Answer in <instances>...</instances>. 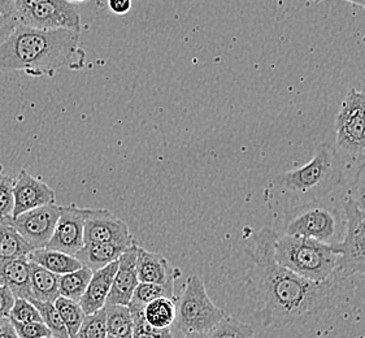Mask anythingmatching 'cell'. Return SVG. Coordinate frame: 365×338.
Wrapping results in <instances>:
<instances>
[{"label": "cell", "mask_w": 365, "mask_h": 338, "mask_svg": "<svg viewBox=\"0 0 365 338\" xmlns=\"http://www.w3.org/2000/svg\"><path fill=\"white\" fill-rule=\"evenodd\" d=\"M346 230L344 208L324 199L289 208L284 216V235L316 240L327 245L342 242Z\"/></svg>", "instance_id": "cell-5"}, {"label": "cell", "mask_w": 365, "mask_h": 338, "mask_svg": "<svg viewBox=\"0 0 365 338\" xmlns=\"http://www.w3.org/2000/svg\"><path fill=\"white\" fill-rule=\"evenodd\" d=\"M336 148L342 158L356 159L365 151V118L359 104L356 88L344 96L336 118Z\"/></svg>", "instance_id": "cell-8"}, {"label": "cell", "mask_w": 365, "mask_h": 338, "mask_svg": "<svg viewBox=\"0 0 365 338\" xmlns=\"http://www.w3.org/2000/svg\"><path fill=\"white\" fill-rule=\"evenodd\" d=\"M19 21L17 20H7V21H0V43L11 34V31L15 29Z\"/></svg>", "instance_id": "cell-40"}, {"label": "cell", "mask_w": 365, "mask_h": 338, "mask_svg": "<svg viewBox=\"0 0 365 338\" xmlns=\"http://www.w3.org/2000/svg\"><path fill=\"white\" fill-rule=\"evenodd\" d=\"M104 309L108 334L115 337L133 338L134 323L129 306L106 303Z\"/></svg>", "instance_id": "cell-22"}, {"label": "cell", "mask_w": 365, "mask_h": 338, "mask_svg": "<svg viewBox=\"0 0 365 338\" xmlns=\"http://www.w3.org/2000/svg\"><path fill=\"white\" fill-rule=\"evenodd\" d=\"M53 303H55V307L58 309L63 323L66 325L69 337L73 338L80 329L81 324L83 322L86 314L83 312L78 302L61 295Z\"/></svg>", "instance_id": "cell-25"}, {"label": "cell", "mask_w": 365, "mask_h": 338, "mask_svg": "<svg viewBox=\"0 0 365 338\" xmlns=\"http://www.w3.org/2000/svg\"><path fill=\"white\" fill-rule=\"evenodd\" d=\"M7 20H17L15 3L14 0H0V21H7Z\"/></svg>", "instance_id": "cell-37"}, {"label": "cell", "mask_w": 365, "mask_h": 338, "mask_svg": "<svg viewBox=\"0 0 365 338\" xmlns=\"http://www.w3.org/2000/svg\"><path fill=\"white\" fill-rule=\"evenodd\" d=\"M205 338H254V329L250 324L227 315Z\"/></svg>", "instance_id": "cell-27"}, {"label": "cell", "mask_w": 365, "mask_h": 338, "mask_svg": "<svg viewBox=\"0 0 365 338\" xmlns=\"http://www.w3.org/2000/svg\"><path fill=\"white\" fill-rule=\"evenodd\" d=\"M356 93H358L359 104H360V108H361L363 116L365 118V88H360V90L356 88Z\"/></svg>", "instance_id": "cell-41"}, {"label": "cell", "mask_w": 365, "mask_h": 338, "mask_svg": "<svg viewBox=\"0 0 365 338\" xmlns=\"http://www.w3.org/2000/svg\"><path fill=\"white\" fill-rule=\"evenodd\" d=\"M137 272L139 282H151L175 290V281L181 276L178 268H173L165 257L138 247Z\"/></svg>", "instance_id": "cell-15"}, {"label": "cell", "mask_w": 365, "mask_h": 338, "mask_svg": "<svg viewBox=\"0 0 365 338\" xmlns=\"http://www.w3.org/2000/svg\"><path fill=\"white\" fill-rule=\"evenodd\" d=\"M117 265H118V260L106 265L102 270L93 272L88 289L78 301L86 315L94 314L98 309H103L106 306L113 277L117 271Z\"/></svg>", "instance_id": "cell-16"}, {"label": "cell", "mask_w": 365, "mask_h": 338, "mask_svg": "<svg viewBox=\"0 0 365 338\" xmlns=\"http://www.w3.org/2000/svg\"><path fill=\"white\" fill-rule=\"evenodd\" d=\"M44 338H58V337H53V336H47V337H44Z\"/></svg>", "instance_id": "cell-47"}, {"label": "cell", "mask_w": 365, "mask_h": 338, "mask_svg": "<svg viewBox=\"0 0 365 338\" xmlns=\"http://www.w3.org/2000/svg\"><path fill=\"white\" fill-rule=\"evenodd\" d=\"M91 276H93V271L83 265L73 272L61 275L58 277L60 295L69 298V299H73V301H80L81 297L88 289Z\"/></svg>", "instance_id": "cell-24"}, {"label": "cell", "mask_w": 365, "mask_h": 338, "mask_svg": "<svg viewBox=\"0 0 365 338\" xmlns=\"http://www.w3.org/2000/svg\"><path fill=\"white\" fill-rule=\"evenodd\" d=\"M83 225L85 208L76 205L60 206V216L46 249L61 251L74 257L85 245Z\"/></svg>", "instance_id": "cell-12"}, {"label": "cell", "mask_w": 365, "mask_h": 338, "mask_svg": "<svg viewBox=\"0 0 365 338\" xmlns=\"http://www.w3.org/2000/svg\"><path fill=\"white\" fill-rule=\"evenodd\" d=\"M346 230L342 242L334 245L339 254L336 273L342 279L360 275L365 277V208L346 199L344 203Z\"/></svg>", "instance_id": "cell-7"}, {"label": "cell", "mask_w": 365, "mask_h": 338, "mask_svg": "<svg viewBox=\"0 0 365 338\" xmlns=\"http://www.w3.org/2000/svg\"><path fill=\"white\" fill-rule=\"evenodd\" d=\"M274 257L278 265L312 282H324L336 276L339 263L334 245L289 235H278Z\"/></svg>", "instance_id": "cell-4"}, {"label": "cell", "mask_w": 365, "mask_h": 338, "mask_svg": "<svg viewBox=\"0 0 365 338\" xmlns=\"http://www.w3.org/2000/svg\"><path fill=\"white\" fill-rule=\"evenodd\" d=\"M81 33L68 29H37L17 24L0 43V76L25 72L51 77L58 69L80 71L86 63Z\"/></svg>", "instance_id": "cell-2"}, {"label": "cell", "mask_w": 365, "mask_h": 338, "mask_svg": "<svg viewBox=\"0 0 365 338\" xmlns=\"http://www.w3.org/2000/svg\"><path fill=\"white\" fill-rule=\"evenodd\" d=\"M1 222L3 229L0 237V262L15 257H28L34 250V247L14 227L4 221Z\"/></svg>", "instance_id": "cell-23"}, {"label": "cell", "mask_w": 365, "mask_h": 338, "mask_svg": "<svg viewBox=\"0 0 365 338\" xmlns=\"http://www.w3.org/2000/svg\"><path fill=\"white\" fill-rule=\"evenodd\" d=\"M1 229H3V222L0 221V237H1Z\"/></svg>", "instance_id": "cell-43"}, {"label": "cell", "mask_w": 365, "mask_h": 338, "mask_svg": "<svg viewBox=\"0 0 365 338\" xmlns=\"http://www.w3.org/2000/svg\"><path fill=\"white\" fill-rule=\"evenodd\" d=\"M30 302L37 307L43 323L51 332V336L58 338H71L66 331V325L61 320L58 309L55 307V303L52 302H41L36 299H30Z\"/></svg>", "instance_id": "cell-28"}, {"label": "cell", "mask_w": 365, "mask_h": 338, "mask_svg": "<svg viewBox=\"0 0 365 338\" xmlns=\"http://www.w3.org/2000/svg\"><path fill=\"white\" fill-rule=\"evenodd\" d=\"M0 285L9 287L16 298L31 299L30 260L28 257L0 262Z\"/></svg>", "instance_id": "cell-17"}, {"label": "cell", "mask_w": 365, "mask_h": 338, "mask_svg": "<svg viewBox=\"0 0 365 338\" xmlns=\"http://www.w3.org/2000/svg\"><path fill=\"white\" fill-rule=\"evenodd\" d=\"M58 275L30 262V290L31 299L53 302L60 297Z\"/></svg>", "instance_id": "cell-19"}, {"label": "cell", "mask_w": 365, "mask_h": 338, "mask_svg": "<svg viewBox=\"0 0 365 338\" xmlns=\"http://www.w3.org/2000/svg\"><path fill=\"white\" fill-rule=\"evenodd\" d=\"M58 216L60 206L53 203L33 208L16 217H8L3 221L14 227L34 249H41L46 247L51 240Z\"/></svg>", "instance_id": "cell-10"}, {"label": "cell", "mask_w": 365, "mask_h": 338, "mask_svg": "<svg viewBox=\"0 0 365 338\" xmlns=\"http://www.w3.org/2000/svg\"><path fill=\"white\" fill-rule=\"evenodd\" d=\"M9 319L20 322V323L43 322L37 307L31 302L24 299V298H15V303L9 312Z\"/></svg>", "instance_id": "cell-32"}, {"label": "cell", "mask_w": 365, "mask_h": 338, "mask_svg": "<svg viewBox=\"0 0 365 338\" xmlns=\"http://www.w3.org/2000/svg\"><path fill=\"white\" fill-rule=\"evenodd\" d=\"M344 180V159L336 146L322 143L312 159L299 168L276 177L270 184L272 198L285 203L287 210L325 199Z\"/></svg>", "instance_id": "cell-3"}, {"label": "cell", "mask_w": 365, "mask_h": 338, "mask_svg": "<svg viewBox=\"0 0 365 338\" xmlns=\"http://www.w3.org/2000/svg\"><path fill=\"white\" fill-rule=\"evenodd\" d=\"M361 158H363V159H365V151L364 153H363V156H361Z\"/></svg>", "instance_id": "cell-48"}, {"label": "cell", "mask_w": 365, "mask_h": 338, "mask_svg": "<svg viewBox=\"0 0 365 338\" xmlns=\"http://www.w3.org/2000/svg\"><path fill=\"white\" fill-rule=\"evenodd\" d=\"M15 178L11 176H0V221L12 217L15 198H14Z\"/></svg>", "instance_id": "cell-31"}, {"label": "cell", "mask_w": 365, "mask_h": 338, "mask_svg": "<svg viewBox=\"0 0 365 338\" xmlns=\"http://www.w3.org/2000/svg\"><path fill=\"white\" fill-rule=\"evenodd\" d=\"M138 243L134 242L118 257L117 271L107 298L108 304H124L128 306L132 299L133 293L139 284L137 272V254Z\"/></svg>", "instance_id": "cell-14"}, {"label": "cell", "mask_w": 365, "mask_h": 338, "mask_svg": "<svg viewBox=\"0 0 365 338\" xmlns=\"http://www.w3.org/2000/svg\"><path fill=\"white\" fill-rule=\"evenodd\" d=\"M108 7L115 15H126L132 8V0H108Z\"/></svg>", "instance_id": "cell-38"}, {"label": "cell", "mask_w": 365, "mask_h": 338, "mask_svg": "<svg viewBox=\"0 0 365 338\" xmlns=\"http://www.w3.org/2000/svg\"><path fill=\"white\" fill-rule=\"evenodd\" d=\"M207 293L205 281L199 275H190L182 287V293L175 299V323L170 331L175 338L189 333L207 334L227 317Z\"/></svg>", "instance_id": "cell-6"}, {"label": "cell", "mask_w": 365, "mask_h": 338, "mask_svg": "<svg viewBox=\"0 0 365 338\" xmlns=\"http://www.w3.org/2000/svg\"><path fill=\"white\" fill-rule=\"evenodd\" d=\"M14 198L15 207L12 217H16L33 208L53 205L56 202V194L43 180L30 175L26 169H21L15 178Z\"/></svg>", "instance_id": "cell-13"}, {"label": "cell", "mask_w": 365, "mask_h": 338, "mask_svg": "<svg viewBox=\"0 0 365 338\" xmlns=\"http://www.w3.org/2000/svg\"><path fill=\"white\" fill-rule=\"evenodd\" d=\"M278 233L270 228L257 232L246 254L252 265L247 273V289L254 315L265 328H282L303 323L309 317L336 307L338 273L324 282H312L278 265L274 243Z\"/></svg>", "instance_id": "cell-1"}, {"label": "cell", "mask_w": 365, "mask_h": 338, "mask_svg": "<svg viewBox=\"0 0 365 338\" xmlns=\"http://www.w3.org/2000/svg\"><path fill=\"white\" fill-rule=\"evenodd\" d=\"M42 1H46V0H14L17 20L20 21V19L26 15L30 9H33V8L36 7L39 3H42Z\"/></svg>", "instance_id": "cell-36"}, {"label": "cell", "mask_w": 365, "mask_h": 338, "mask_svg": "<svg viewBox=\"0 0 365 338\" xmlns=\"http://www.w3.org/2000/svg\"><path fill=\"white\" fill-rule=\"evenodd\" d=\"M11 320V319H9ZM15 328L16 333L20 338H44L51 336V332L47 328L43 322H28L20 323L16 320H11Z\"/></svg>", "instance_id": "cell-33"}, {"label": "cell", "mask_w": 365, "mask_h": 338, "mask_svg": "<svg viewBox=\"0 0 365 338\" xmlns=\"http://www.w3.org/2000/svg\"><path fill=\"white\" fill-rule=\"evenodd\" d=\"M360 208H365V159L359 168L354 184L351 186L350 197Z\"/></svg>", "instance_id": "cell-34"}, {"label": "cell", "mask_w": 365, "mask_h": 338, "mask_svg": "<svg viewBox=\"0 0 365 338\" xmlns=\"http://www.w3.org/2000/svg\"><path fill=\"white\" fill-rule=\"evenodd\" d=\"M133 317V338H175L170 328L158 329L145 322L140 309H130Z\"/></svg>", "instance_id": "cell-30"}, {"label": "cell", "mask_w": 365, "mask_h": 338, "mask_svg": "<svg viewBox=\"0 0 365 338\" xmlns=\"http://www.w3.org/2000/svg\"><path fill=\"white\" fill-rule=\"evenodd\" d=\"M175 299L168 297H160L147 303L146 306L140 309L145 322L158 329L170 328L175 323Z\"/></svg>", "instance_id": "cell-21"}, {"label": "cell", "mask_w": 365, "mask_h": 338, "mask_svg": "<svg viewBox=\"0 0 365 338\" xmlns=\"http://www.w3.org/2000/svg\"><path fill=\"white\" fill-rule=\"evenodd\" d=\"M128 247L116 243H85L74 257L80 260L81 265L94 272L118 260Z\"/></svg>", "instance_id": "cell-18"}, {"label": "cell", "mask_w": 365, "mask_h": 338, "mask_svg": "<svg viewBox=\"0 0 365 338\" xmlns=\"http://www.w3.org/2000/svg\"><path fill=\"white\" fill-rule=\"evenodd\" d=\"M85 243H116L130 246L135 240L125 221L107 208H85Z\"/></svg>", "instance_id": "cell-11"}, {"label": "cell", "mask_w": 365, "mask_h": 338, "mask_svg": "<svg viewBox=\"0 0 365 338\" xmlns=\"http://www.w3.org/2000/svg\"><path fill=\"white\" fill-rule=\"evenodd\" d=\"M0 338H20L16 333L9 317L0 320Z\"/></svg>", "instance_id": "cell-39"}, {"label": "cell", "mask_w": 365, "mask_h": 338, "mask_svg": "<svg viewBox=\"0 0 365 338\" xmlns=\"http://www.w3.org/2000/svg\"><path fill=\"white\" fill-rule=\"evenodd\" d=\"M69 1L72 3V1H85V0H69Z\"/></svg>", "instance_id": "cell-45"}, {"label": "cell", "mask_w": 365, "mask_h": 338, "mask_svg": "<svg viewBox=\"0 0 365 338\" xmlns=\"http://www.w3.org/2000/svg\"><path fill=\"white\" fill-rule=\"evenodd\" d=\"M107 323L106 309H98L94 314L86 315L81 324L80 329L73 338H107Z\"/></svg>", "instance_id": "cell-29"}, {"label": "cell", "mask_w": 365, "mask_h": 338, "mask_svg": "<svg viewBox=\"0 0 365 338\" xmlns=\"http://www.w3.org/2000/svg\"><path fill=\"white\" fill-rule=\"evenodd\" d=\"M3 169H4V167L0 164V176H1V173H3Z\"/></svg>", "instance_id": "cell-44"}, {"label": "cell", "mask_w": 365, "mask_h": 338, "mask_svg": "<svg viewBox=\"0 0 365 338\" xmlns=\"http://www.w3.org/2000/svg\"><path fill=\"white\" fill-rule=\"evenodd\" d=\"M107 338H121V337H115V336H110V334H108V337Z\"/></svg>", "instance_id": "cell-46"}, {"label": "cell", "mask_w": 365, "mask_h": 338, "mask_svg": "<svg viewBox=\"0 0 365 338\" xmlns=\"http://www.w3.org/2000/svg\"><path fill=\"white\" fill-rule=\"evenodd\" d=\"M160 297H168L175 299V290L151 282H139L128 306L130 309H142L147 303Z\"/></svg>", "instance_id": "cell-26"}, {"label": "cell", "mask_w": 365, "mask_h": 338, "mask_svg": "<svg viewBox=\"0 0 365 338\" xmlns=\"http://www.w3.org/2000/svg\"><path fill=\"white\" fill-rule=\"evenodd\" d=\"M19 24L37 29H68L81 33V15L69 0H46L30 9Z\"/></svg>", "instance_id": "cell-9"}, {"label": "cell", "mask_w": 365, "mask_h": 338, "mask_svg": "<svg viewBox=\"0 0 365 338\" xmlns=\"http://www.w3.org/2000/svg\"><path fill=\"white\" fill-rule=\"evenodd\" d=\"M28 257L31 263L41 265L46 270L56 273L58 276L73 272L82 267L80 260L73 255H69L61 251L50 250L46 247L34 249Z\"/></svg>", "instance_id": "cell-20"}, {"label": "cell", "mask_w": 365, "mask_h": 338, "mask_svg": "<svg viewBox=\"0 0 365 338\" xmlns=\"http://www.w3.org/2000/svg\"><path fill=\"white\" fill-rule=\"evenodd\" d=\"M15 295L9 290V287L0 285V320L9 317V312L15 303Z\"/></svg>", "instance_id": "cell-35"}, {"label": "cell", "mask_w": 365, "mask_h": 338, "mask_svg": "<svg viewBox=\"0 0 365 338\" xmlns=\"http://www.w3.org/2000/svg\"><path fill=\"white\" fill-rule=\"evenodd\" d=\"M181 338H205V334H200V333H189V334H185Z\"/></svg>", "instance_id": "cell-42"}]
</instances>
